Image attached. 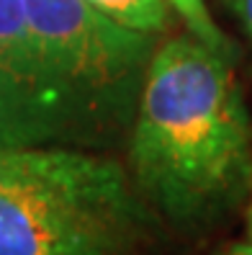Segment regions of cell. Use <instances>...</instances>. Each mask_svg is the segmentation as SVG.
Returning a JSON list of instances; mask_svg holds the SVG:
<instances>
[{"label":"cell","instance_id":"obj_1","mask_svg":"<svg viewBox=\"0 0 252 255\" xmlns=\"http://www.w3.org/2000/svg\"><path fill=\"white\" fill-rule=\"evenodd\" d=\"M232 62L177 36L155 49L144 72L131 175L177 224H206L252 191V122Z\"/></svg>","mask_w":252,"mask_h":255},{"label":"cell","instance_id":"obj_2","mask_svg":"<svg viewBox=\"0 0 252 255\" xmlns=\"http://www.w3.org/2000/svg\"><path fill=\"white\" fill-rule=\"evenodd\" d=\"M23 10L44 67L78 116L111 103L150 67L155 34L116 23L87 0H23Z\"/></svg>","mask_w":252,"mask_h":255},{"label":"cell","instance_id":"obj_3","mask_svg":"<svg viewBox=\"0 0 252 255\" xmlns=\"http://www.w3.org/2000/svg\"><path fill=\"white\" fill-rule=\"evenodd\" d=\"M139 201L0 193V255H131Z\"/></svg>","mask_w":252,"mask_h":255},{"label":"cell","instance_id":"obj_4","mask_svg":"<svg viewBox=\"0 0 252 255\" xmlns=\"http://www.w3.org/2000/svg\"><path fill=\"white\" fill-rule=\"evenodd\" d=\"M75 119L41 62L23 0H0V144H47Z\"/></svg>","mask_w":252,"mask_h":255},{"label":"cell","instance_id":"obj_5","mask_svg":"<svg viewBox=\"0 0 252 255\" xmlns=\"http://www.w3.org/2000/svg\"><path fill=\"white\" fill-rule=\"evenodd\" d=\"M0 193L13 196H131L126 173L113 160L57 147L0 144Z\"/></svg>","mask_w":252,"mask_h":255},{"label":"cell","instance_id":"obj_6","mask_svg":"<svg viewBox=\"0 0 252 255\" xmlns=\"http://www.w3.org/2000/svg\"><path fill=\"white\" fill-rule=\"evenodd\" d=\"M103 16L134 31L160 34L168 28V3L165 0H87Z\"/></svg>","mask_w":252,"mask_h":255},{"label":"cell","instance_id":"obj_7","mask_svg":"<svg viewBox=\"0 0 252 255\" xmlns=\"http://www.w3.org/2000/svg\"><path fill=\"white\" fill-rule=\"evenodd\" d=\"M165 3L183 18V23L188 26V31H190V36H193V39H198V41L206 44L209 49L224 54V57H229V59L237 57L234 41L214 23L211 13H209V5H206V0H165Z\"/></svg>","mask_w":252,"mask_h":255},{"label":"cell","instance_id":"obj_8","mask_svg":"<svg viewBox=\"0 0 252 255\" xmlns=\"http://www.w3.org/2000/svg\"><path fill=\"white\" fill-rule=\"evenodd\" d=\"M224 3L234 13V18L240 21V26L245 28V34L252 41V0H224Z\"/></svg>","mask_w":252,"mask_h":255},{"label":"cell","instance_id":"obj_9","mask_svg":"<svg viewBox=\"0 0 252 255\" xmlns=\"http://www.w3.org/2000/svg\"><path fill=\"white\" fill-rule=\"evenodd\" d=\"M216 255H252V243H232L221 248Z\"/></svg>","mask_w":252,"mask_h":255},{"label":"cell","instance_id":"obj_10","mask_svg":"<svg viewBox=\"0 0 252 255\" xmlns=\"http://www.w3.org/2000/svg\"><path fill=\"white\" fill-rule=\"evenodd\" d=\"M247 243H252V201L247 206Z\"/></svg>","mask_w":252,"mask_h":255}]
</instances>
